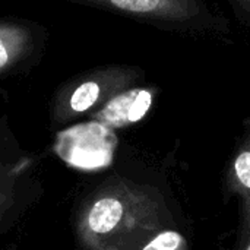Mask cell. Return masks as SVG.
Returning a JSON list of instances; mask_svg holds the SVG:
<instances>
[{"instance_id": "6da1fadb", "label": "cell", "mask_w": 250, "mask_h": 250, "mask_svg": "<svg viewBox=\"0 0 250 250\" xmlns=\"http://www.w3.org/2000/svg\"><path fill=\"white\" fill-rule=\"evenodd\" d=\"M171 223V214L158 192L125 185L98 198L86 215L89 233L97 237L125 234L123 242Z\"/></svg>"}, {"instance_id": "7a4b0ae2", "label": "cell", "mask_w": 250, "mask_h": 250, "mask_svg": "<svg viewBox=\"0 0 250 250\" xmlns=\"http://www.w3.org/2000/svg\"><path fill=\"white\" fill-rule=\"evenodd\" d=\"M108 7L145 23L176 32L227 34L229 22L205 0H100Z\"/></svg>"}, {"instance_id": "3957f363", "label": "cell", "mask_w": 250, "mask_h": 250, "mask_svg": "<svg viewBox=\"0 0 250 250\" xmlns=\"http://www.w3.org/2000/svg\"><path fill=\"white\" fill-rule=\"evenodd\" d=\"M158 89L155 86H132L111 97L95 114V122L110 129H120L141 122L151 110Z\"/></svg>"}, {"instance_id": "277c9868", "label": "cell", "mask_w": 250, "mask_h": 250, "mask_svg": "<svg viewBox=\"0 0 250 250\" xmlns=\"http://www.w3.org/2000/svg\"><path fill=\"white\" fill-rule=\"evenodd\" d=\"M229 186L242 202V239L250 240V132L242 141L231 161Z\"/></svg>"}, {"instance_id": "5b68a950", "label": "cell", "mask_w": 250, "mask_h": 250, "mask_svg": "<svg viewBox=\"0 0 250 250\" xmlns=\"http://www.w3.org/2000/svg\"><path fill=\"white\" fill-rule=\"evenodd\" d=\"M108 250H189L186 237L170 227L141 233Z\"/></svg>"}, {"instance_id": "8992f818", "label": "cell", "mask_w": 250, "mask_h": 250, "mask_svg": "<svg viewBox=\"0 0 250 250\" xmlns=\"http://www.w3.org/2000/svg\"><path fill=\"white\" fill-rule=\"evenodd\" d=\"M237 19L250 29V0H227Z\"/></svg>"}, {"instance_id": "52a82bcc", "label": "cell", "mask_w": 250, "mask_h": 250, "mask_svg": "<svg viewBox=\"0 0 250 250\" xmlns=\"http://www.w3.org/2000/svg\"><path fill=\"white\" fill-rule=\"evenodd\" d=\"M9 41L6 37L0 35V69L7 66L12 59V48L9 47Z\"/></svg>"}, {"instance_id": "ba28073f", "label": "cell", "mask_w": 250, "mask_h": 250, "mask_svg": "<svg viewBox=\"0 0 250 250\" xmlns=\"http://www.w3.org/2000/svg\"><path fill=\"white\" fill-rule=\"evenodd\" d=\"M246 250H250V243H249V246H248V248H246Z\"/></svg>"}]
</instances>
